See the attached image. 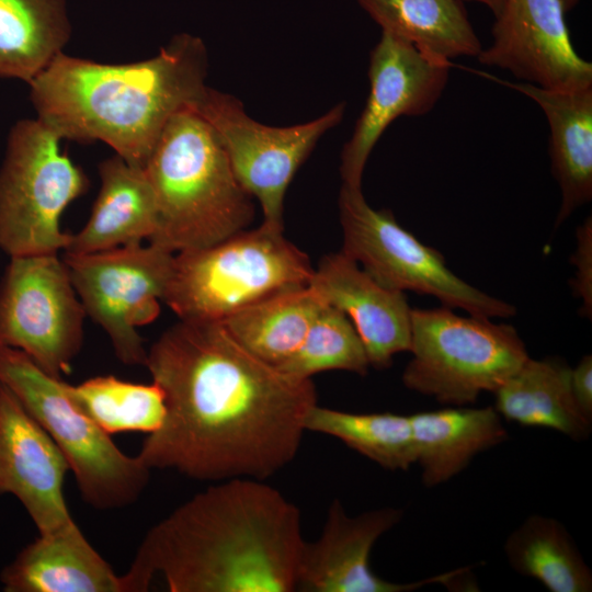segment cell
<instances>
[{
  "instance_id": "1",
  "label": "cell",
  "mask_w": 592,
  "mask_h": 592,
  "mask_svg": "<svg viewBox=\"0 0 592 592\" xmlns=\"http://www.w3.org/2000/svg\"><path fill=\"white\" fill-rule=\"evenodd\" d=\"M145 366L166 402L138 453L148 468L209 482L266 480L296 457L317 405L312 379L261 361L221 322L180 320L152 343Z\"/></svg>"
},
{
  "instance_id": "2",
  "label": "cell",
  "mask_w": 592,
  "mask_h": 592,
  "mask_svg": "<svg viewBox=\"0 0 592 592\" xmlns=\"http://www.w3.org/2000/svg\"><path fill=\"white\" fill-rule=\"evenodd\" d=\"M304 543L299 509L264 480L212 482L146 533L124 592L157 576L171 592H293Z\"/></svg>"
},
{
  "instance_id": "3",
  "label": "cell",
  "mask_w": 592,
  "mask_h": 592,
  "mask_svg": "<svg viewBox=\"0 0 592 592\" xmlns=\"http://www.w3.org/2000/svg\"><path fill=\"white\" fill-rule=\"evenodd\" d=\"M207 50L175 35L148 59L105 64L58 54L30 83L36 117L62 139L102 141L144 167L169 121L193 110L207 86Z\"/></svg>"
},
{
  "instance_id": "4",
  "label": "cell",
  "mask_w": 592,
  "mask_h": 592,
  "mask_svg": "<svg viewBox=\"0 0 592 592\" xmlns=\"http://www.w3.org/2000/svg\"><path fill=\"white\" fill-rule=\"evenodd\" d=\"M144 169L158 214L150 243L173 253L202 249L247 229L254 218L252 196L212 126L193 110L169 121Z\"/></svg>"
},
{
  "instance_id": "5",
  "label": "cell",
  "mask_w": 592,
  "mask_h": 592,
  "mask_svg": "<svg viewBox=\"0 0 592 592\" xmlns=\"http://www.w3.org/2000/svg\"><path fill=\"white\" fill-rule=\"evenodd\" d=\"M312 272L307 254L283 230L261 224L175 253L162 301L180 320L221 322L269 296L307 286Z\"/></svg>"
},
{
  "instance_id": "6",
  "label": "cell",
  "mask_w": 592,
  "mask_h": 592,
  "mask_svg": "<svg viewBox=\"0 0 592 592\" xmlns=\"http://www.w3.org/2000/svg\"><path fill=\"white\" fill-rule=\"evenodd\" d=\"M0 383L61 451L87 504L114 510L138 500L151 469L138 455L123 453L110 434L78 410L61 379L45 373L22 351L0 345Z\"/></svg>"
},
{
  "instance_id": "7",
  "label": "cell",
  "mask_w": 592,
  "mask_h": 592,
  "mask_svg": "<svg viewBox=\"0 0 592 592\" xmlns=\"http://www.w3.org/2000/svg\"><path fill=\"white\" fill-rule=\"evenodd\" d=\"M490 319L464 317L446 306L411 309L412 358L403 385L452 407L494 392L530 356L512 326Z\"/></svg>"
},
{
  "instance_id": "8",
  "label": "cell",
  "mask_w": 592,
  "mask_h": 592,
  "mask_svg": "<svg viewBox=\"0 0 592 592\" xmlns=\"http://www.w3.org/2000/svg\"><path fill=\"white\" fill-rule=\"evenodd\" d=\"M62 138L38 117L19 121L0 168V250L11 257L58 253L70 203L88 189L84 172L61 151Z\"/></svg>"
},
{
  "instance_id": "9",
  "label": "cell",
  "mask_w": 592,
  "mask_h": 592,
  "mask_svg": "<svg viewBox=\"0 0 592 592\" xmlns=\"http://www.w3.org/2000/svg\"><path fill=\"white\" fill-rule=\"evenodd\" d=\"M342 251L383 286L433 296L469 315L509 318L513 305L468 284L446 265L436 249L401 227L389 209H375L361 187L342 184L339 195Z\"/></svg>"
},
{
  "instance_id": "10",
  "label": "cell",
  "mask_w": 592,
  "mask_h": 592,
  "mask_svg": "<svg viewBox=\"0 0 592 592\" xmlns=\"http://www.w3.org/2000/svg\"><path fill=\"white\" fill-rule=\"evenodd\" d=\"M174 254L150 242L92 253L65 252L62 260L86 315L102 327L116 357L126 365L146 363L138 328L159 316Z\"/></svg>"
},
{
  "instance_id": "11",
  "label": "cell",
  "mask_w": 592,
  "mask_h": 592,
  "mask_svg": "<svg viewBox=\"0 0 592 592\" xmlns=\"http://www.w3.org/2000/svg\"><path fill=\"white\" fill-rule=\"evenodd\" d=\"M86 317L57 253L11 257L0 282V345L61 379L81 350Z\"/></svg>"
},
{
  "instance_id": "12",
  "label": "cell",
  "mask_w": 592,
  "mask_h": 592,
  "mask_svg": "<svg viewBox=\"0 0 592 592\" xmlns=\"http://www.w3.org/2000/svg\"><path fill=\"white\" fill-rule=\"evenodd\" d=\"M345 103L307 123L273 127L251 118L231 94L207 87L193 109L214 129L241 186L259 202L262 224L283 230V203L298 168L319 138L338 125Z\"/></svg>"
},
{
  "instance_id": "13",
  "label": "cell",
  "mask_w": 592,
  "mask_h": 592,
  "mask_svg": "<svg viewBox=\"0 0 592 592\" xmlns=\"http://www.w3.org/2000/svg\"><path fill=\"white\" fill-rule=\"evenodd\" d=\"M451 66L382 31L369 55L366 104L341 152L342 184L361 187L368 157L391 122L402 115H424L435 106Z\"/></svg>"
},
{
  "instance_id": "14",
  "label": "cell",
  "mask_w": 592,
  "mask_h": 592,
  "mask_svg": "<svg viewBox=\"0 0 592 592\" xmlns=\"http://www.w3.org/2000/svg\"><path fill=\"white\" fill-rule=\"evenodd\" d=\"M565 14L560 0H504L477 59L545 89L591 87L592 64L576 52Z\"/></svg>"
},
{
  "instance_id": "15",
  "label": "cell",
  "mask_w": 592,
  "mask_h": 592,
  "mask_svg": "<svg viewBox=\"0 0 592 592\" xmlns=\"http://www.w3.org/2000/svg\"><path fill=\"white\" fill-rule=\"evenodd\" d=\"M403 511L385 506L350 516L333 500L320 536L304 543L296 591L301 592H408L426 584H452L469 573L459 568L410 583L391 582L373 572L369 556L377 539L396 526Z\"/></svg>"
},
{
  "instance_id": "16",
  "label": "cell",
  "mask_w": 592,
  "mask_h": 592,
  "mask_svg": "<svg viewBox=\"0 0 592 592\" xmlns=\"http://www.w3.org/2000/svg\"><path fill=\"white\" fill-rule=\"evenodd\" d=\"M69 470L49 434L0 383V494L22 503L39 535L73 522L62 492Z\"/></svg>"
},
{
  "instance_id": "17",
  "label": "cell",
  "mask_w": 592,
  "mask_h": 592,
  "mask_svg": "<svg viewBox=\"0 0 592 592\" xmlns=\"http://www.w3.org/2000/svg\"><path fill=\"white\" fill-rule=\"evenodd\" d=\"M308 285L350 319L371 366L387 368L409 351L412 308L403 292L383 286L342 250L321 259Z\"/></svg>"
},
{
  "instance_id": "18",
  "label": "cell",
  "mask_w": 592,
  "mask_h": 592,
  "mask_svg": "<svg viewBox=\"0 0 592 592\" xmlns=\"http://www.w3.org/2000/svg\"><path fill=\"white\" fill-rule=\"evenodd\" d=\"M7 592H124L122 576L77 524L39 535L1 571Z\"/></svg>"
},
{
  "instance_id": "19",
  "label": "cell",
  "mask_w": 592,
  "mask_h": 592,
  "mask_svg": "<svg viewBox=\"0 0 592 592\" xmlns=\"http://www.w3.org/2000/svg\"><path fill=\"white\" fill-rule=\"evenodd\" d=\"M488 77L532 99L547 118L551 173L561 193L558 227L592 198V86L559 91Z\"/></svg>"
},
{
  "instance_id": "20",
  "label": "cell",
  "mask_w": 592,
  "mask_h": 592,
  "mask_svg": "<svg viewBox=\"0 0 592 592\" xmlns=\"http://www.w3.org/2000/svg\"><path fill=\"white\" fill-rule=\"evenodd\" d=\"M100 190L91 215L71 235L65 252L92 253L138 244L153 236L157 221L155 194L144 167L115 155L99 164Z\"/></svg>"
},
{
  "instance_id": "21",
  "label": "cell",
  "mask_w": 592,
  "mask_h": 592,
  "mask_svg": "<svg viewBox=\"0 0 592 592\" xmlns=\"http://www.w3.org/2000/svg\"><path fill=\"white\" fill-rule=\"evenodd\" d=\"M422 482L441 485L464 470L479 453L508 439L493 407H447L409 415Z\"/></svg>"
},
{
  "instance_id": "22",
  "label": "cell",
  "mask_w": 592,
  "mask_h": 592,
  "mask_svg": "<svg viewBox=\"0 0 592 592\" xmlns=\"http://www.w3.org/2000/svg\"><path fill=\"white\" fill-rule=\"evenodd\" d=\"M571 367L559 357H528L496 391L497 412L523 426L546 428L573 441L587 440L590 421L571 390Z\"/></svg>"
},
{
  "instance_id": "23",
  "label": "cell",
  "mask_w": 592,
  "mask_h": 592,
  "mask_svg": "<svg viewBox=\"0 0 592 592\" xmlns=\"http://www.w3.org/2000/svg\"><path fill=\"white\" fill-rule=\"evenodd\" d=\"M382 27L444 62L478 57L482 47L462 0H357Z\"/></svg>"
},
{
  "instance_id": "24",
  "label": "cell",
  "mask_w": 592,
  "mask_h": 592,
  "mask_svg": "<svg viewBox=\"0 0 592 592\" xmlns=\"http://www.w3.org/2000/svg\"><path fill=\"white\" fill-rule=\"evenodd\" d=\"M70 34L67 0H0V78L29 84Z\"/></svg>"
},
{
  "instance_id": "25",
  "label": "cell",
  "mask_w": 592,
  "mask_h": 592,
  "mask_svg": "<svg viewBox=\"0 0 592 592\" xmlns=\"http://www.w3.org/2000/svg\"><path fill=\"white\" fill-rule=\"evenodd\" d=\"M323 304L307 285L253 303L221 323L247 351L278 368L297 351Z\"/></svg>"
},
{
  "instance_id": "26",
  "label": "cell",
  "mask_w": 592,
  "mask_h": 592,
  "mask_svg": "<svg viewBox=\"0 0 592 592\" xmlns=\"http://www.w3.org/2000/svg\"><path fill=\"white\" fill-rule=\"evenodd\" d=\"M517 573L539 581L550 592L592 591V571L566 527L556 519L530 515L504 543Z\"/></svg>"
},
{
  "instance_id": "27",
  "label": "cell",
  "mask_w": 592,
  "mask_h": 592,
  "mask_svg": "<svg viewBox=\"0 0 592 592\" xmlns=\"http://www.w3.org/2000/svg\"><path fill=\"white\" fill-rule=\"evenodd\" d=\"M305 430L333 436L389 470L415 463L409 415L392 412L353 413L315 405Z\"/></svg>"
},
{
  "instance_id": "28",
  "label": "cell",
  "mask_w": 592,
  "mask_h": 592,
  "mask_svg": "<svg viewBox=\"0 0 592 592\" xmlns=\"http://www.w3.org/2000/svg\"><path fill=\"white\" fill-rule=\"evenodd\" d=\"M75 407L107 434L157 431L166 417L164 395L153 382L135 384L113 375L96 376L79 385L65 383Z\"/></svg>"
},
{
  "instance_id": "29",
  "label": "cell",
  "mask_w": 592,
  "mask_h": 592,
  "mask_svg": "<svg viewBox=\"0 0 592 592\" xmlns=\"http://www.w3.org/2000/svg\"><path fill=\"white\" fill-rule=\"evenodd\" d=\"M363 342L350 319L323 304L297 351L278 369L298 378L326 371L366 375L369 367Z\"/></svg>"
},
{
  "instance_id": "30",
  "label": "cell",
  "mask_w": 592,
  "mask_h": 592,
  "mask_svg": "<svg viewBox=\"0 0 592 592\" xmlns=\"http://www.w3.org/2000/svg\"><path fill=\"white\" fill-rule=\"evenodd\" d=\"M576 265V276L571 281L572 289L580 297L584 315L591 318L592 314V218H585L577 228V248L571 257Z\"/></svg>"
},
{
  "instance_id": "31",
  "label": "cell",
  "mask_w": 592,
  "mask_h": 592,
  "mask_svg": "<svg viewBox=\"0 0 592 592\" xmlns=\"http://www.w3.org/2000/svg\"><path fill=\"white\" fill-rule=\"evenodd\" d=\"M571 390L581 412L592 421V356L584 355L576 367L571 368Z\"/></svg>"
},
{
  "instance_id": "32",
  "label": "cell",
  "mask_w": 592,
  "mask_h": 592,
  "mask_svg": "<svg viewBox=\"0 0 592 592\" xmlns=\"http://www.w3.org/2000/svg\"><path fill=\"white\" fill-rule=\"evenodd\" d=\"M462 1L463 2H465V1L470 2L471 1V2H478L480 4H483L496 16L500 12L504 0H462Z\"/></svg>"
},
{
  "instance_id": "33",
  "label": "cell",
  "mask_w": 592,
  "mask_h": 592,
  "mask_svg": "<svg viewBox=\"0 0 592 592\" xmlns=\"http://www.w3.org/2000/svg\"><path fill=\"white\" fill-rule=\"evenodd\" d=\"M560 1L562 3V7L566 13L572 10L579 2V0H560Z\"/></svg>"
}]
</instances>
